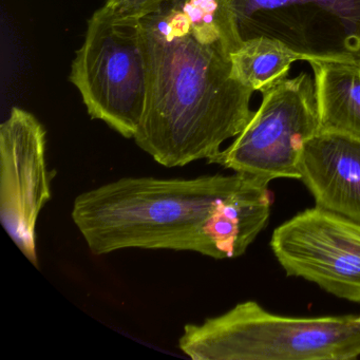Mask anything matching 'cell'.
Here are the masks:
<instances>
[{
	"label": "cell",
	"instance_id": "obj_1",
	"mask_svg": "<svg viewBox=\"0 0 360 360\" xmlns=\"http://www.w3.org/2000/svg\"><path fill=\"white\" fill-rule=\"evenodd\" d=\"M148 94L134 136L160 165L210 160L255 112L252 91L233 75L241 44L223 0H165L141 18Z\"/></svg>",
	"mask_w": 360,
	"mask_h": 360
},
{
	"label": "cell",
	"instance_id": "obj_2",
	"mask_svg": "<svg viewBox=\"0 0 360 360\" xmlns=\"http://www.w3.org/2000/svg\"><path fill=\"white\" fill-rule=\"evenodd\" d=\"M269 184L239 172L123 178L81 193L71 216L96 256L144 248L238 258L269 223Z\"/></svg>",
	"mask_w": 360,
	"mask_h": 360
},
{
	"label": "cell",
	"instance_id": "obj_3",
	"mask_svg": "<svg viewBox=\"0 0 360 360\" xmlns=\"http://www.w3.org/2000/svg\"><path fill=\"white\" fill-rule=\"evenodd\" d=\"M179 349L195 360H347L360 357V314L286 317L255 301L186 324Z\"/></svg>",
	"mask_w": 360,
	"mask_h": 360
},
{
	"label": "cell",
	"instance_id": "obj_4",
	"mask_svg": "<svg viewBox=\"0 0 360 360\" xmlns=\"http://www.w3.org/2000/svg\"><path fill=\"white\" fill-rule=\"evenodd\" d=\"M91 119L134 139L146 109L148 69L141 18L103 6L88 22L69 75Z\"/></svg>",
	"mask_w": 360,
	"mask_h": 360
},
{
	"label": "cell",
	"instance_id": "obj_5",
	"mask_svg": "<svg viewBox=\"0 0 360 360\" xmlns=\"http://www.w3.org/2000/svg\"><path fill=\"white\" fill-rule=\"evenodd\" d=\"M241 44L277 41L305 62L360 66V0H223Z\"/></svg>",
	"mask_w": 360,
	"mask_h": 360
},
{
	"label": "cell",
	"instance_id": "obj_6",
	"mask_svg": "<svg viewBox=\"0 0 360 360\" xmlns=\"http://www.w3.org/2000/svg\"><path fill=\"white\" fill-rule=\"evenodd\" d=\"M320 132L315 82L303 72L262 92V103L231 146L208 160L271 182L300 179L305 144Z\"/></svg>",
	"mask_w": 360,
	"mask_h": 360
},
{
	"label": "cell",
	"instance_id": "obj_7",
	"mask_svg": "<svg viewBox=\"0 0 360 360\" xmlns=\"http://www.w3.org/2000/svg\"><path fill=\"white\" fill-rule=\"evenodd\" d=\"M271 246L288 276L360 303L359 222L316 206L277 227Z\"/></svg>",
	"mask_w": 360,
	"mask_h": 360
},
{
	"label": "cell",
	"instance_id": "obj_8",
	"mask_svg": "<svg viewBox=\"0 0 360 360\" xmlns=\"http://www.w3.org/2000/svg\"><path fill=\"white\" fill-rule=\"evenodd\" d=\"M46 136L41 122L20 107H13L0 126V219L35 266L37 219L51 199Z\"/></svg>",
	"mask_w": 360,
	"mask_h": 360
},
{
	"label": "cell",
	"instance_id": "obj_9",
	"mask_svg": "<svg viewBox=\"0 0 360 360\" xmlns=\"http://www.w3.org/2000/svg\"><path fill=\"white\" fill-rule=\"evenodd\" d=\"M300 179L316 206L360 223V141L319 132L305 144Z\"/></svg>",
	"mask_w": 360,
	"mask_h": 360
},
{
	"label": "cell",
	"instance_id": "obj_10",
	"mask_svg": "<svg viewBox=\"0 0 360 360\" xmlns=\"http://www.w3.org/2000/svg\"><path fill=\"white\" fill-rule=\"evenodd\" d=\"M315 82L320 132L360 141V66L311 62Z\"/></svg>",
	"mask_w": 360,
	"mask_h": 360
},
{
	"label": "cell",
	"instance_id": "obj_11",
	"mask_svg": "<svg viewBox=\"0 0 360 360\" xmlns=\"http://www.w3.org/2000/svg\"><path fill=\"white\" fill-rule=\"evenodd\" d=\"M231 58L233 77L261 94L288 79L290 66L300 60L281 44L266 39L244 41Z\"/></svg>",
	"mask_w": 360,
	"mask_h": 360
},
{
	"label": "cell",
	"instance_id": "obj_12",
	"mask_svg": "<svg viewBox=\"0 0 360 360\" xmlns=\"http://www.w3.org/2000/svg\"><path fill=\"white\" fill-rule=\"evenodd\" d=\"M165 0H106L105 5L120 13L141 18L153 11Z\"/></svg>",
	"mask_w": 360,
	"mask_h": 360
}]
</instances>
